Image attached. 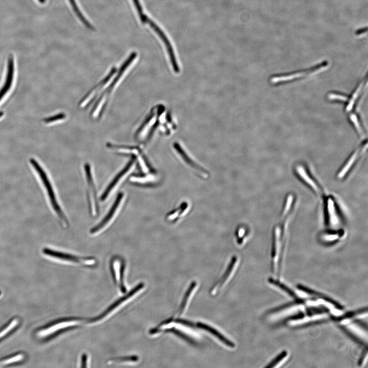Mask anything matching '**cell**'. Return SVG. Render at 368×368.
Masks as SVG:
<instances>
[{
  "mask_svg": "<svg viewBox=\"0 0 368 368\" xmlns=\"http://www.w3.org/2000/svg\"><path fill=\"white\" fill-rule=\"evenodd\" d=\"M296 204L295 196L293 194H288L284 200L280 218L274 227L272 247V257L274 269L276 263H278L279 266H281L286 244L288 223Z\"/></svg>",
  "mask_w": 368,
  "mask_h": 368,
  "instance_id": "cell-1",
  "label": "cell"
},
{
  "mask_svg": "<svg viewBox=\"0 0 368 368\" xmlns=\"http://www.w3.org/2000/svg\"><path fill=\"white\" fill-rule=\"evenodd\" d=\"M137 56V54L136 53H133L130 56L128 59H126L123 63V64L121 66L115 79L112 81L111 85L108 86L107 90L104 91V92L103 93V94H101L92 110V114L94 117H96L99 115L100 113H103L105 106L107 104L106 102L108 96L110 95V94L112 92L113 88L116 86L118 83H119L122 79V76L124 74L125 70L129 68L134 60L136 58Z\"/></svg>",
  "mask_w": 368,
  "mask_h": 368,
  "instance_id": "cell-2",
  "label": "cell"
},
{
  "mask_svg": "<svg viewBox=\"0 0 368 368\" xmlns=\"http://www.w3.org/2000/svg\"><path fill=\"white\" fill-rule=\"evenodd\" d=\"M30 162L35 170L39 174L44 185L46 187L49 198H50L51 204H52L54 209L58 216L59 218L63 223L67 226L68 225V220L59 205L52 185L51 184L46 173L41 167L39 163L34 159L31 158Z\"/></svg>",
  "mask_w": 368,
  "mask_h": 368,
  "instance_id": "cell-3",
  "label": "cell"
},
{
  "mask_svg": "<svg viewBox=\"0 0 368 368\" xmlns=\"http://www.w3.org/2000/svg\"><path fill=\"white\" fill-rule=\"evenodd\" d=\"M124 199L125 196L123 193H120L118 195L115 201L113 202L105 218L91 229L90 234L92 235H98L106 230L118 215L123 204Z\"/></svg>",
  "mask_w": 368,
  "mask_h": 368,
  "instance_id": "cell-4",
  "label": "cell"
},
{
  "mask_svg": "<svg viewBox=\"0 0 368 368\" xmlns=\"http://www.w3.org/2000/svg\"><path fill=\"white\" fill-rule=\"evenodd\" d=\"M81 320L69 318L61 319L48 325L37 332V336L40 338H49L58 334L65 330L73 328Z\"/></svg>",
  "mask_w": 368,
  "mask_h": 368,
  "instance_id": "cell-5",
  "label": "cell"
},
{
  "mask_svg": "<svg viewBox=\"0 0 368 368\" xmlns=\"http://www.w3.org/2000/svg\"><path fill=\"white\" fill-rule=\"evenodd\" d=\"M85 173L87 187V198L88 206L91 214L95 217L99 213V205L97 200L96 188L90 164H85Z\"/></svg>",
  "mask_w": 368,
  "mask_h": 368,
  "instance_id": "cell-6",
  "label": "cell"
},
{
  "mask_svg": "<svg viewBox=\"0 0 368 368\" xmlns=\"http://www.w3.org/2000/svg\"><path fill=\"white\" fill-rule=\"evenodd\" d=\"M137 158L132 156L131 160L126 165L125 167L113 179L109 185L107 187L104 194L101 197V201H105L109 197L113 194L117 189L119 185L127 178L131 172L134 170Z\"/></svg>",
  "mask_w": 368,
  "mask_h": 368,
  "instance_id": "cell-7",
  "label": "cell"
},
{
  "mask_svg": "<svg viewBox=\"0 0 368 368\" xmlns=\"http://www.w3.org/2000/svg\"><path fill=\"white\" fill-rule=\"evenodd\" d=\"M43 252L45 255L55 258L78 263L84 265L92 266L96 263V259L93 258H85L75 256L74 255H68V254L52 250L49 248H44Z\"/></svg>",
  "mask_w": 368,
  "mask_h": 368,
  "instance_id": "cell-8",
  "label": "cell"
},
{
  "mask_svg": "<svg viewBox=\"0 0 368 368\" xmlns=\"http://www.w3.org/2000/svg\"><path fill=\"white\" fill-rule=\"evenodd\" d=\"M111 270L114 282L122 293H125L126 287L124 284L125 265L122 259L118 257L113 258L111 261Z\"/></svg>",
  "mask_w": 368,
  "mask_h": 368,
  "instance_id": "cell-9",
  "label": "cell"
},
{
  "mask_svg": "<svg viewBox=\"0 0 368 368\" xmlns=\"http://www.w3.org/2000/svg\"><path fill=\"white\" fill-rule=\"evenodd\" d=\"M117 72L116 68H113L111 71L109 73V75L105 78V79L101 81L96 86L94 87L89 93H87L86 95L84 98V99L81 101L80 106L82 108L85 107L88 104L91 103L92 101L95 99L97 94L103 89L105 85L109 83L113 78V76Z\"/></svg>",
  "mask_w": 368,
  "mask_h": 368,
  "instance_id": "cell-10",
  "label": "cell"
},
{
  "mask_svg": "<svg viewBox=\"0 0 368 368\" xmlns=\"http://www.w3.org/2000/svg\"><path fill=\"white\" fill-rule=\"evenodd\" d=\"M327 62H323L321 63V64L317 65L315 67H314L310 69L307 71H304L303 72L296 73L295 74H292L290 75L279 76V77L278 76V77L273 78L271 80V82L274 84L279 83H282V82L293 80L300 77H304V76L311 75V73H314L315 72H319L320 70H322L323 69H324L326 67H327Z\"/></svg>",
  "mask_w": 368,
  "mask_h": 368,
  "instance_id": "cell-11",
  "label": "cell"
},
{
  "mask_svg": "<svg viewBox=\"0 0 368 368\" xmlns=\"http://www.w3.org/2000/svg\"><path fill=\"white\" fill-rule=\"evenodd\" d=\"M361 153L362 151L359 149L354 152L351 155L337 172L336 177L338 180H342L346 178L352 170L355 164H356Z\"/></svg>",
  "mask_w": 368,
  "mask_h": 368,
  "instance_id": "cell-12",
  "label": "cell"
},
{
  "mask_svg": "<svg viewBox=\"0 0 368 368\" xmlns=\"http://www.w3.org/2000/svg\"><path fill=\"white\" fill-rule=\"evenodd\" d=\"M143 287H144V285H143V284H139L138 286H137V287H136V288L133 289L128 295H126L124 297L120 299L115 303L113 304L112 305L110 308H109L107 310H106V311H105L103 314H101L100 315L96 317V318H94L93 319H91V320H90V322H91V323H94L105 318L106 316L108 315L114 310H115L118 307L121 305L122 303L125 302L126 300H128V299L134 296L135 294H137L139 291L141 290L143 288Z\"/></svg>",
  "mask_w": 368,
  "mask_h": 368,
  "instance_id": "cell-13",
  "label": "cell"
},
{
  "mask_svg": "<svg viewBox=\"0 0 368 368\" xmlns=\"http://www.w3.org/2000/svg\"><path fill=\"white\" fill-rule=\"evenodd\" d=\"M15 71L14 58L13 57L10 56L8 60L7 72L5 85L0 90V101L3 98L5 94L9 91L12 82L14 80Z\"/></svg>",
  "mask_w": 368,
  "mask_h": 368,
  "instance_id": "cell-14",
  "label": "cell"
},
{
  "mask_svg": "<svg viewBox=\"0 0 368 368\" xmlns=\"http://www.w3.org/2000/svg\"><path fill=\"white\" fill-rule=\"evenodd\" d=\"M237 258L236 257H233L232 258L230 265H229V266H228L226 273L222 277V279H220L218 283L216 284L211 289L212 294L217 293V292L219 291L225 284L228 279H229V278L231 275L235 267L236 264L237 263Z\"/></svg>",
  "mask_w": 368,
  "mask_h": 368,
  "instance_id": "cell-15",
  "label": "cell"
},
{
  "mask_svg": "<svg viewBox=\"0 0 368 368\" xmlns=\"http://www.w3.org/2000/svg\"><path fill=\"white\" fill-rule=\"evenodd\" d=\"M198 327L202 329L205 330L216 338H217L220 340H221L223 343L228 347L234 348L235 344L234 342L228 340L226 337H225L222 334L219 333L217 330H216L211 326L208 325L206 324H203L202 323H198L197 324Z\"/></svg>",
  "mask_w": 368,
  "mask_h": 368,
  "instance_id": "cell-16",
  "label": "cell"
},
{
  "mask_svg": "<svg viewBox=\"0 0 368 368\" xmlns=\"http://www.w3.org/2000/svg\"><path fill=\"white\" fill-rule=\"evenodd\" d=\"M298 288L300 289L301 291H304V293H306L307 294L313 295L316 297H318L319 298H321V299L324 300L325 301H327L329 302V303H331L337 309L340 310H343V307H342L338 303L336 302L335 301L332 300L331 298H330L329 297L326 296L325 295H323L322 294L319 293L318 292H316L315 291H314L312 289H311L308 287H306L304 286L298 285L297 286Z\"/></svg>",
  "mask_w": 368,
  "mask_h": 368,
  "instance_id": "cell-17",
  "label": "cell"
},
{
  "mask_svg": "<svg viewBox=\"0 0 368 368\" xmlns=\"http://www.w3.org/2000/svg\"><path fill=\"white\" fill-rule=\"evenodd\" d=\"M197 285V283L196 282H193V283H192L191 285H190L189 288L186 291L184 298H183V300L181 304L180 307L178 311H177L176 316H181L185 311L189 300L190 297H191L192 294L193 293L195 289L196 288Z\"/></svg>",
  "mask_w": 368,
  "mask_h": 368,
  "instance_id": "cell-18",
  "label": "cell"
},
{
  "mask_svg": "<svg viewBox=\"0 0 368 368\" xmlns=\"http://www.w3.org/2000/svg\"><path fill=\"white\" fill-rule=\"evenodd\" d=\"M69 1L71 4V5L72 7L73 10L74 11L75 14L77 15L81 22L84 24L85 26L88 29L94 30L95 28L92 26V25L87 21V20L82 13L81 11L80 10L77 3H76L75 0H69Z\"/></svg>",
  "mask_w": 368,
  "mask_h": 368,
  "instance_id": "cell-19",
  "label": "cell"
},
{
  "mask_svg": "<svg viewBox=\"0 0 368 368\" xmlns=\"http://www.w3.org/2000/svg\"><path fill=\"white\" fill-rule=\"evenodd\" d=\"M19 324V320L16 318L11 320L4 327L0 330V340L14 331Z\"/></svg>",
  "mask_w": 368,
  "mask_h": 368,
  "instance_id": "cell-20",
  "label": "cell"
},
{
  "mask_svg": "<svg viewBox=\"0 0 368 368\" xmlns=\"http://www.w3.org/2000/svg\"><path fill=\"white\" fill-rule=\"evenodd\" d=\"M24 358V355L23 353H17L12 355V356L7 357L0 361V366H6L12 365V364L17 363L23 361Z\"/></svg>",
  "mask_w": 368,
  "mask_h": 368,
  "instance_id": "cell-21",
  "label": "cell"
},
{
  "mask_svg": "<svg viewBox=\"0 0 368 368\" xmlns=\"http://www.w3.org/2000/svg\"><path fill=\"white\" fill-rule=\"evenodd\" d=\"M154 180V177L152 175H137L132 176L131 178V181L134 183L144 184L153 181Z\"/></svg>",
  "mask_w": 368,
  "mask_h": 368,
  "instance_id": "cell-22",
  "label": "cell"
},
{
  "mask_svg": "<svg viewBox=\"0 0 368 368\" xmlns=\"http://www.w3.org/2000/svg\"><path fill=\"white\" fill-rule=\"evenodd\" d=\"M133 2L136 8L138 14L143 24H145V20L148 17L144 14L143 8L141 2H140L139 0H133Z\"/></svg>",
  "mask_w": 368,
  "mask_h": 368,
  "instance_id": "cell-23",
  "label": "cell"
},
{
  "mask_svg": "<svg viewBox=\"0 0 368 368\" xmlns=\"http://www.w3.org/2000/svg\"><path fill=\"white\" fill-rule=\"evenodd\" d=\"M66 117L65 113H60L57 114L56 115L51 116L44 119V122L46 123H49L55 121L64 119Z\"/></svg>",
  "mask_w": 368,
  "mask_h": 368,
  "instance_id": "cell-24",
  "label": "cell"
},
{
  "mask_svg": "<svg viewBox=\"0 0 368 368\" xmlns=\"http://www.w3.org/2000/svg\"><path fill=\"white\" fill-rule=\"evenodd\" d=\"M287 355V352L286 351H284L282 352L280 355H279V356H278L276 359L273 361L271 363H270L269 365L266 366V368H272L274 367L276 365H277L278 363L281 362L282 360H283Z\"/></svg>",
  "mask_w": 368,
  "mask_h": 368,
  "instance_id": "cell-25",
  "label": "cell"
},
{
  "mask_svg": "<svg viewBox=\"0 0 368 368\" xmlns=\"http://www.w3.org/2000/svg\"><path fill=\"white\" fill-rule=\"evenodd\" d=\"M138 358L136 357H125V358H118L117 359H114L113 362H136L137 361Z\"/></svg>",
  "mask_w": 368,
  "mask_h": 368,
  "instance_id": "cell-26",
  "label": "cell"
},
{
  "mask_svg": "<svg viewBox=\"0 0 368 368\" xmlns=\"http://www.w3.org/2000/svg\"><path fill=\"white\" fill-rule=\"evenodd\" d=\"M87 356L86 355H84L82 358V367H86L87 364Z\"/></svg>",
  "mask_w": 368,
  "mask_h": 368,
  "instance_id": "cell-27",
  "label": "cell"
},
{
  "mask_svg": "<svg viewBox=\"0 0 368 368\" xmlns=\"http://www.w3.org/2000/svg\"><path fill=\"white\" fill-rule=\"evenodd\" d=\"M38 1L41 4H44L46 2V0H38Z\"/></svg>",
  "mask_w": 368,
  "mask_h": 368,
  "instance_id": "cell-28",
  "label": "cell"
},
{
  "mask_svg": "<svg viewBox=\"0 0 368 368\" xmlns=\"http://www.w3.org/2000/svg\"><path fill=\"white\" fill-rule=\"evenodd\" d=\"M4 115V113L3 112H0V118L2 117Z\"/></svg>",
  "mask_w": 368,
  "mask_h": 368,
  "instance_id": "cell-29",
  "label": "cell"
},
{
  "mask_svg": "<svg viewBox=\"0 0 368 368\" xmlns=\"http://www.w3.org/2000/svg\"><path fill=\"white\" fill-rule=\"evenodd\" d=\"M1 292L0 291V296H1Z\"/></svg>",
  "mask_w": 368,
  "mask_h": 368,
  "instance_id": "cell-30",
  "label": "cell"
}]
</instances>
